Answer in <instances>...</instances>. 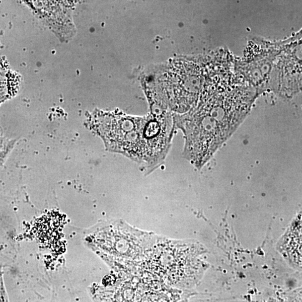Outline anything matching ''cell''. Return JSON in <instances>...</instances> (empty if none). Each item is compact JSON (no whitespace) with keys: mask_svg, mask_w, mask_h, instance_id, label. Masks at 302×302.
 <instances>
[{"mask_svg":"<svg viewBox=\"0 0 302 302\" xmlns=\"http://www.w3.org/2000/svg\"><path fill=\"white\" fill-rule=\"evenodd\" d=\"M91 129L107 149L152 170L164 163L171 147L175 124L170 113L133 117L120 113H97L89 119Z\"/></svg>","mask_w":302,"mask_h":302,"instance_id":"6da1fadb","label":"cell"},{"mask_svg":"<svg viewBox=\"0 0 302 302\" xmlns=\"http://www.w3.org/2000/svg\"><path fill=\"white\" fill-rule=\"evenodd\" d=\"M183 114L173 115L175 127L182 131L184 158L200 169L212 158L248 115V99H228L211 95Z\"/></svg>","mask_w":302,"mask_h":302,"instance_id":"7a4b0ae2","label":"cell"}]
</instances>
